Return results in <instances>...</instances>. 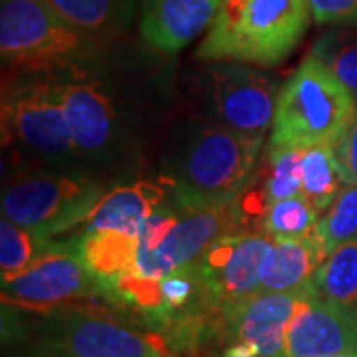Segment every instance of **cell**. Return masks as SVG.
<instances>
[{
	"label": "cell",
	"instance_id": "5b68a950",
	"mask_svg": "<svg viewBox=\"0 0 357 357\" xmlns=\"http://www.w3.org/2000/svg\"><path fill=\"white\" fill-rule=\"evenodd\" d=\"M0 117L4 149L18 147L54 165L77 159L58 74H16L4 82Z\"/></svg>",
	"mask_w": 357,
	"mask_h": 357
},
{
	"label": "cell",
	"instance_id": "d4e9b609",
	"mask_svg": "<svg viewBox=\"0 0 357 357\" xmlns=\"http://www.w3.org/2000/svg\"><path fill=\"white\" fill-rule=\"evenodd\" d=\"M314 232L326 255L357 238V183L345 185L332 206L319 217Z\"/></svg>",
	"mask_w": 357,
	"mask_h": 357
},
{
	"label": "cell",
	"instance_id": "7c38bea8",
	"mask_svg": "<svg viewBox=\"0 0 357 357\" xmlns=\"http://www.w3.org/2000/svg\"><path fill=\"white\" fill-rule=\"evenodd\" d=\"M306 294L258 292L225 310V357H284L288 326Z\"/></svg>",
	"mask_w": 357,
	"mask_h": 357
},
{
	"label": "cell",
	"instance_id": "d6986e66",
	"mask_svg": "<svg viewBox=\"0 0 357 357\" xmlns=\"http://www.w3.org/2000/svg\"><path fill=\"white\" fill-rule=\"evenodd\" d=\"M64 20L89 38L112 40L126 34L137 14L139 0H46Z\"/></svg>",
	"mask_w": 357,
	"mask_h": 357
},
{
	"label": "cell",
	"instance_id": "5bb4252c",
	"mask_svg": "<svg viewBox=\"0 0 357 357\" xmlns=\"http://www.w3.org/2000/svg\"><path fill=\"white\" fill-rule=\"evenodd\" d=\"M357 351V307L306 294L286 333L284 357H324Z\"/></svg>",
	"mask_w": 357,
	"mask_h": 357
},
{
	"label": "cell",
	"instance_id": "cb8c5ba5",
	"mask_svg": "<svg viewBox=\"0 0 357 357\" xmlns=\"http://www.w3.org/2000/svg\"><path fill=\"white\" fill-rule=\"evenodd\" d=\"M318 211L302 195L270 204L258 229L270 238H304L314 234L319 220Z\"/></svg>",
	"mask_w": 357,
	"mask_h": 357
},
{
	"label": "cell",
	"instance_id": "ba28073f",
	"mask_svg": "<svg viewBox=\"0 0 357 357\" xmlns=\"http://www.w3.org/2000/svg\"><path fill=\"white\" fill-rule=\"evenodd\" d=\"M79 234L72 241L56 243L36 264L2 282V306L48 316L72 306L93 294H102L98 282L88 272L77 250Z\"/></svg>",
	"mask_w": 357,
	"mask_h": 357
},
{
	"label": "cell",
	"instance_id": "44dd1931",
	"mask_svg": "<svg viewBox=\"0 0 357 357\" xmlns=\"http://www.w3.org/2000/svg\"><path fill=\"white\" fill-rule=\"evenodd\" d=\"M310 294L326 302L357 307V238L328 255L312 278Z\"/></svg>",
	"mask_w": 357,
	"mask_h": 357
},
{
	"label": "cell",
	"instance_id": "9c48e42d",
	"mask_svg": "<svg viewBox=\"0 0 357 357\" xmlns=\"http://www.w3.org/2000/svg\"><path fill=\"white\" fill-rule=\"evenodd\" d=\"M42 342L74 357H169L161 342L96 312L68 306L46 316Z\"/></svg>",
	"mask_w": 357,
	"mask_h": 357
},
{
	"label": "cell",
	"instance_id": "7402d4cb",
	"mask_svg": "<svg viewBox=\"0 0 357 357\" xmlns=\"http://www.w3.org/2000/svg\"><path fill=\"white\" fill-rule=\"evenodd\" d=\"M56 246L54 238H44L22 229L13 220H0V278L8 282L36 264Z\"/></svg>",
	"mask_w": 357,
	"mask_h": 357
},
{
	"label": "cell",
	"instance_id": "8992f818",
	"mask_svg": "<svg viewBox=\"0 0 357 357\" xmlns=\"http://www.w3.org/2000/svg\"><path fill=\"white\" fill-rule=\"evenodd\" d=\"M107 189L100 178L72 169L40 171L2 191V217L44 238L86 225Z\"/></svg>",
	"mask_w": 357,
	"mask_h": 357
},
{
	"label": "cell",
	"instance_id": "ffe728a7",
	"mask_svg": "<svg viewBox=\"0 0 357 357\" xmlns=\"http://www.w3.org/2000/svg\"><path fill=\"white\" fill-rule=\"evenodd\" d=\"M302 197L319 215H324L337 199L345 185L344 173L335 157L333 145H316L302 151Z\"/></svg>",
	"mask_w": 357,
	"mask_h": 357
},
{
	"label": "cell",
	"instance_id": "4316f807",
	"mask_svg": "<svg viewBox=\"0 0 357 357\" xmlns=\"http://www.w3.org/2000/svg\"><path fill=\"white\" fill-rule=\"evenodd\" d=\"M333 151L340 161L345 183H357V109L349 128L345 129L342 139L335 143Z\"/></svg>",
	"mask_w": 357,
	"mask_h": 357
},
{
	"label": "cell",
	"instance_id": "9a60e30c",
	"mask_svg": "<svg viewBox=\"0 0 357 357\" xmlns=\"http://www.w3.org/2000/svg\"><path fill=\"white\" fill-rule=\"evenodd\" d=\"M220 0H141L139 34L155 52L177 54L208 30Z\"/></svg>",
	"mask_w": 357,
	"mask_h": 357
},
{
	"label": "cell",
	"instance_id": "3957f363",
	"mask_svg": "<svg viewBox=\"0 0 357 357\" xmlns=\"http://www.w3.org/2000/svg\"><path fill=\"white\" fill-rule=\"evenodd\" d=\"M102 44L64 20L46 0H0V56L16 74H60L91 66Z\"/></svg>",
	"mask_w": 357,
	"mask_h": 357
},
{
	"label": "cell",
	"instance_id": "484cf974",
	"mask_svg": "<svg viewBox=\"0 0 357 357\" xmlns=\"http://www.w3.org/2000/svg\"><path fill=\"white\" fill-rule=\"evenodd\" d=\"M312 20L319 26L357 24V0H307Z\"/></svg>",
	"mask_w": 357,
	"mask_h": 357
},
{
	"label": "cell",
	"instance_id": "277c9868",
	"mask_svg": "<svg viewBox=\"0 0 357 357\" xmlns=\"http://www.w3.org/2000/svg\"><path fill=\"white\" fill-rule=\"evenodd\" d=\"M357 98L326 66L307 54L278 93L270 147L307 149L342 139Z\"/></svg>",
	"mask_w": 357,
	"mask_h": 357
},
{
	"label": "cell",
	"instance_id": "4fadbf2b",
	"mask_svg": "<svg viewBox=\"0 0 357 357\" xmlns=\"http://www.w3.org/2000/svg\"><path fill=\"white\" fill-rule=\"evenodd\" d=\"M232 230H241L234 204L183 211L163 243L151 252H137L133 272L147 280H161L173 270L197 264L206 248Z\"/></svg>",
	"mask_w": 357,
	"mask_h": 357
},
{
	"label": "cell",
	"instance_id": "e0dca14e",
	"mask_svg": "<svg viewBox=\"0 0 357 357\" xmlns=\"http://www.w3.org/2000/svg\"><path fill=\"white\" fill-rule=\"evenodd\" d=\"M167 201L169 191L165 183L159 185L153 181H137L117 187L114 191H107L102 203L96 206L88 222L84 225V232L115 230L137 238L143 222Z\"/></svg>",
	"mask_w": 357,
	"mask_h": 357
},
{
	"label": "cell",
	"instance_id": "6da1fadb",
	"mask_svg": "<svg viewBox=\"0 0 357 357\" xmlns=\"http://www.w3.org/2000/svg\"><path fill=\"white\" fill-rule=\"evenodd\" d=\"M264 137L213 121L192 123L177 137L163 167L173 203L185 211L230 204L255 175Z\"/></svg>",
	"mask_w": 357,
	"mask_h": 357
},
{
	"label": "cell",
	"instance_id": "52a82bcc",
	"mask_svg": "<svg viewBox=\"0 0 357 357\" xmlns=\"http://www.w3.org/2000/svg\"><path fill=\"white\" fill-rule=\"evenodd\" d=\"M203 100L213 123L250 137H264L274 123L280 86L274 77L236 62H215L204 70Z\"/></svg>",
	"mask_w": 357,
	"mask_h": 357
},
{
	"label": "cell",
	"instance_id": "f1b7e54d",
	"mask_svg": "<svg viewBox=\"0 0 357 357\" xmlns=\"http://www.w3.org/2000/svg\"><path fill=\"white\" fill-rule=\"evenodd\" d=\"M324 357H357V351H349V354H335V356H324Z\"/></svg>",
	"mask_w": 357,
	"mask_h": 357
},
{
	"label": "cell",
	"instance_id": "603a6c76",
	"mask_svg": "<svg viewBox=\"0 0 357 357\" xmlns=\"http://www.w3.org/2000/svg\"><path fill=\"white\" fill-rule=\"evenodd\" d=\"M310 54L357 98V24L328 30L314 42Z\"/></svg>",
	"mask_w": 357,
	"mask_h": 357
},
{
	"label": "cell",
	"instance_id": "30bf717a",
	"mask_svg": "<svg viewBox=\"0 0 357 357\" xmlns=\"http://www.w3.org/2000/svg\"><path fill=\"white\" fill-rule=\"evenodd\" d=\"M79 66L58 74L68 128L77 157L86 161H105L119 149V114L100 77Z\"/></svg>",
	"mask_w": 357,
	"mask_h": 357
},
{
	"label": "cell",
	"instance_id": "ac0fdd59",
	"mask_svg": "<svg viewBox=\"0 0 357 357\" xmlns=\"http://www.w3.org/2000/svg\"><path fill=\"white\" fill-rule=\"evenodd\" d=\"M77 250L88 272L105 294L115 282L128 276L135 268L137 238L115 230L82 232Z\"/></svg>",
	"mask_w": 357,
	"mask_h": 357
},
{
	"label": "cell",
	"instance_id": "83f0119b",
	"mask_svg": "<svg viewBox=\"0 0 357 357\" xmlns=\"http://www.w3.org/2000/svg\"><path fill=\"white\" fill-rule=\"evenodd\" d=\"M32 357H74L72 354H68L64 349H60V347H56V345L48 344V342H42L40 340V344L34 347V351H32Z\"/></svg>",
	"mask_w": 357,
	"mask_h": 357
},
{
	"label": "cell",
	"instance_id": "8fae6325",
	"mask_svg": "<svg viewBox=\"0 0 357 357\" xmlns=\"http://www.w3.org/2000/svg\"><path fill=\"white\" fill-rule=\"evenodd\" d=\"M272 238L256 230L222 234L199 258L206 300L215 310H229L260 292V268Z\"/></svg>",
	"mask_w": 357,
	"mask_h": 357
},
{
	"label": "cell",
	"instance_id": "7a4b0ae2",
	"mask_svg": "<svg viewBox=\"0 0 357 357\" xmlns=\"http://www.w3.org/2000/svg\"><path fill=\"white\" fill-rule=\"evenodd\" d=\"M310 18L307 0H220L195 56L203 62L278 66L304 38Z\"/></svg>",
	"mask_w": 357,
	"mask_h": 357
},
{
	"label": "cell",
	"instance_id": "2e32d148",
	"mask_svg": "<svg viewBox=\"0 0 357 357\" xmlns=\"http://www.w3.org/2000/svg\"><path fill=\"white\" fill-rule=\"evenodd\" d=\"M326 258L316 232L304 238H272L260 268V292H310L312 278Z\"/></svg>",
	"mask_w": 357,
	"mask_h": 357
}]
</instances>
